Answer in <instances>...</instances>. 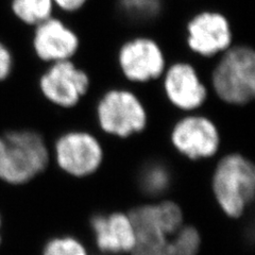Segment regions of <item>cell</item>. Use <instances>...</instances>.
I'll return each instance as SVG.
<instances>
[{"label":"cell","mask_w":255,"mask_h":255,"mask_svg":"<svg viewBox=\"0 0 255 255\" xmlns=\"http://www.w3.org/2000/svg\"><path fill=\"white\" fill-rule=\"evenodd\" d=\"M212 86L217 97L229 106L243 107L255 96V52L246 45L231 46L212 73Z\"/></svg>","instance_id":"2"},{"label":"cell","mask_w":255,"mask_h":255,"mask_svg":"<svg viewBox=\"0 0 255 255\" xmlns=\"http://www.w3.org/2000/svg\"><path fill=\"white\" fill-rule=\"evenodd\" d=\"M187 46L202 58H212L233 44V31L225 15L215 11L196 14L186 26Z\"/></svg>","instance_id":"10"},{"label":"cell","mask_w":255,"mask_h":255,"mask_svg":"<svg viewBox=\"0 0 255 255\" xmlns=\"http://www.w3.org/2000/svg\"><path fill=\"white\" fill-rule=\"evenodd\" d=\"M199 246L200 237L196 229L190 227L180 229L163 255H196Z\"/></svg>","instance_id":"17"},{"label":"cell","mask_w":255,"mask_h":255,"mask_svg":"<svg viewBox=\"0 0 255 255\" xmlns=\"http://www.w3.org/2000/svg\"><path fill=\"white\" fill-rule=\"evenodd\" d=\"M255 169L241 153H230L218 162L213 175V190L229 216L238 217L254 196Z\"/></svg>","instance_id":"4"},{"label":"cell","mask_w":255,"mask_h":255,"mask_svg":"<svg viewBox=\"0 0 255 255\" xmlns=\"http://www.w3.org/2000/svg\"><path fill=\"white\" fill-rule=\"evenodd\" d=\"M173 148L185 157L198 161L218 152L221 136L218 127L204 115L189 114L174 124L170 132Z\"/></svg>","instance_id":"8"},{"label":"cell","mask_w":255,"mask_h":255,"mask_svg":"<svg viewBox=\"0 0 255 255\" xmlns=\"http://www.w3.org/2000/svg\"><path fill=\"white\" fill-rule=\"evenodd\" d=\"M118 65L127 80L147 83L163 77L166 58L162 47L150 37H134L118 51Z\"/></svg>","instance_id":"9"},{"label":"cell","mask_w":255,"mask_h":255,"mask_svg":"<svg viewBox=\"0 0 255 255\" xmlns=\"http://www.w3.org/2000/svg\"><path fill=\"white\" fill-rule=\"evenodd\" d=\"M32 46L39 60L52 64L71 60L79 50L80 38L61 19L51 16L35 26Z\"/></svg>","instance_id":"12"},{"label":"cell","mask_w":255,"mask_h":255,"mask_svg":"<svg viewBox=\"0 0 255 255\" xmlns=\"http://www.w3.org/2000/svg\"><path fill=\"white\" fill-rule=\"evenodd\" d=\"M92 223L98 247L102 251L118 253L133 250L135 246L134 230L131 220L125 215L96 216Z\"/></svg>","instance_id":"13"},{"label":"cell","mask_w":255,"mask_h":255,"mask_svg":"<svg viewBox=\"0 0 255 255\" xmlns=\"http://www.w3.org/2000/svg\"><path fill=\"white\" fill-rule=\"evenodd\" d=\"M52 0H12L11 10L14 16L29 26H36L48 19L53 12Z\"/></svg>","instance_id":"14"},{"label":"cell","mask_w":255,"mask_h":255,"mask_svg":"<svg viewBox=\"0 0 255 255\" xmlns=\"http://www.w3.org/2000/svg\"><path fill=\"white\" fill-rule=\"evenodd\" d=\"M90 86V76L71 60L52 63L38 80V89L44 98L62 109L76 107Z\"/></svg>","instance_id":"7"},{"label":"cell","mask_w":255,"mask_h":255,"mask_svg":"<svg viewBox=\"0 0 255 255\" xmlns=\"http://www.w3.org/2000/svg\"><path fill=\"white\" fill-rule=\"evenodd\" d=\"M100 129L118 138H128L146 130L147 109L133 92L113 89L101 96L96 106Z\"/></svg>","instance_id":"5"},{"label":"cell","mask_w":255,"mask_h":255,"mask_svg":"<svg viewBox=\"0 0 255 255\" xmlns=\"http://www.w3.org/2000/svg\"><path fill=\"white\" fill-rule=\"evenodd\" d=\"M14 67V58L9 47L0 41V82L9 78Z\"/></svg>","instance_id":"19"},{"label":"cell","mask_w":255,"mask_h":255,"mask_svg":"<svg viewBox=\"0 0 255 255\" xmlns=\"http://www.w3.org/2000/svg\"><path fill=\"white\" fill-rule=\"evenodd\" d=\"M119 9L128 18L146 21L159 14L162 2L161 0H119Z\"/></svg>","instance_id":"16"},{"label":"cell","mask_w":255,"mask_h":255,"mask_svg":"<svg viewBox=\"0 0 255 255\" xmlns=\"http://www.w3.org/2000/svg\"><path fill=\"white\" fill-rule=\"evenodd\" d=\"M54 158L62 170L74 177H86L103 162V148L90 132L74 130L61 134L54 141Z\"/></svg>","instance_id":"6"},{"label":"cell","mask_w":255,"mask_h":255,"mask_svg":"<svg viewBox=\"0 0 255 255\" xmlns=\"http://www.w3.org/2000/svg\"><path fill=\"white\" fill-rule=\"evenodd\" d=\"M42 255H87L83 247L73 238H54L48 242Z\"/></svg>","instance_id":"18"},{"label":"cell","mask_w":255,"mask_h":255,"mask_svg":"<svg viewBox=\"0 0 255 255\" xmlns=\"http://www.w3.org/2000/svg\"><path fill=\"white\" fill-rule=\"evenodd\" d=\"M50 151L42 134L11 130L0 134V182L12 187L30 184L47 169Z\"/></svg>","instance_id":"1"},{"label":"cell","mask_w":255,"mask_h":255,"mask_svg":"<svg viewBox=\"0 0 255 255\" xmlns=\"http://www.w3.org/2000/svg\"><path fill=\"white\" fill-rule=\"evenodd\" d=\"M52 1L53 4L60 7L62 11L67 13H75L82 9L87 2V0H52Z\"/></svg>","instance_id":"20"},{"label":"cell","mask_w":255,"mask_h":255,"mask_svg":"<svg viewBox=\"0 0 255 255\" xmlns=\"http://www.w3.org/2000/svg\"><path fill=\"white\" fill-rule=\"evenodd\" d=\"M163 89L171 105L184 112L200 109L209 97V91L197 69L186 62H177L166 68Z\"/></svg>","instance_id":"11"},{"label":"cell","mask_w":255,"mask_h":255,"mask_svg":"<svg viewBox=\"0 0 255 255\" xmlns=\"http://www.w3.org/2000/svg\"><path fill=\"white\" fill-rule=\"evenodd\" d=\"M134 255H163L182 225L180 207L172 202L138 207L131 213Z\"/></svg>","instance_id":"3"},{"label":"cell","mask_w":255,"mask_h":255,"mask_svg":"<svg viewBox=\"0 0 255 255\" xmlns=\"http://www.w3.org/2000/svg\"><path fill=\"white\" fill-rule=\"evenodd\" d=\"M139 185L147 195H162L169 188L170 172L162 163H150L140 172Z\"/></svg>","instance_id":"15"},{"label":"cell","mask_w":255,"mask_h":255,"mask_svg":"<svg viewBox=\"0 0 255 255\" xmlns=\"http://www.w3.org/2000/svg\"><path fill=\"white\" fill-rule=\"evenodd\" d=\"M1 230H2V217H1V214H0V246H1V244H2Z\"/></svg>","instance_id":"21"}]
</instances>
